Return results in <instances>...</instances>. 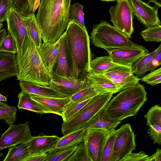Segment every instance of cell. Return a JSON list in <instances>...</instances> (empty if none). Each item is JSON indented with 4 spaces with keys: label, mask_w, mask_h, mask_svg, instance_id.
I'll list each match as a JSON object with an SVG mask.
<instances>
[{
    "label": "cell",
    "mask_w": 161,
    "mask_h": 161,
    "mask_svg": "<svg viewBox=\"0 0 161 161\" xmlns=\"http://www.w3.org/2000/svg\"><path fill=\"white\" fill-rule=\"evenodd\" d=\"M36 19L43 44L56 42L69 22V13L72 0H40Z\"/></svg>",
    "instance_id": "1"
},
{
    "label": "cell",
    "mask_w": 161,
    "mask_h": 161,
    "mask_svg": "<svg viewBox=\"0 0 161 161\" xmlns=\"http://www.w3.org/2000/svg\"><path fill=\"white\" fill-rule=\"evenodd\" d=\"M66 49L73 78L84 79L90 70L91 60L90 38L86 28L69 21L65 31Z\"/></svg>",
    "instance_id": "2"
},
{
    "label": "cell",
    "mask_w": 161,
    "mask_h": 161,
    "mask_svg": "<svg viewBox=\"0 0 161 161\" xmlns=\"http://www.w3.org/2000/svg\"><path fill=\"white\" fill-rule=\"evenodd\" d=\"M16 58L18 80L49 86L51 76L44 66L36 46L29 37L25 40Z\"/></svg>",
    "instance_id": "3"
},
{
    "label": "cell",
    "mask_w": 161,
    "mask_h": 161,
    "mask_svg": "<svg viewBox=\"0 0 161 161\" xmlns=\"http://www.w3.org/2000/svg\"><path fill=\"white\" fill-rule=\"evenodd\" d=\"M143 85L138 83L120 92L108 103L106 111L111 118L120 121L136 115L147 99Z\"/></svg>",
    "instance_id": "4"
},
{
    "label": "cell",
    "mask_w": 161,
    "mask_h": 161,
    "mask_svg": "<svg viewBox=\"0 0 161 161\" xmlns=\"http://www.w3.org/2000/svg\"><path fill=\"white\" fill-rule=\"evenodd\" d=\"M89 38L95 47L108 49L130 47L134 44L127 36L104 20L93 25Z\"/></svg>",
    "instance_id": "5"
},
{
    "label": "cell",
    "mask_w": 161,
    "mask_h": 161,
    "mask_svg": "<svg viewBox=\"0 0 161 161\" xmlns=\"http://www.w3.org/2000/svg\"><path fill=\"white\" fill-rule=\"evenodd\" d=\"M113 94L109 93L98 94L92 97L73 118L63 122L61 125L62 134L65 135L78 129L85 128L92 119L107 105Z\"/></svg>",
    "instance_id": "6"
},
{
    "label": "cell",
    "mask_w": 161,
    "mask_h": 161,
    "mask_svg": "<svg viewBox=\"0 0 161 161\" xmlns=\"http://www.w3.org/2000/svg\"><path fill=\"white\" fill-rule=\"evenodd\" d=\"M109 12L113 26L128 38L134 32L133 13L129 0H116Z\"/></svg>",
    "instance_id": "7"
},
{
    "label": "cell",
    "mask_w": 161,
    "mask_h": 161,
    "mask_svg": "<svg viewBox=\"0 0 161 161\" xmlns=\"http://www.w3.org/2000/svg\"><path fill=\"white\" fill-rule=\"evenodd\" d=\"M136 136L129 123L123 125L115 130L111 161H122L136 150Z\"/></svg>",
    "instance_id": "8"
},
{
    "label": "cell",
    "mask_w": 161,
    "mask_h": 161,
    "mask_svg": "<svg viewBox=\"0 0 161 161\" xmlns=\"http://www.w3.org/2000/svg\"><path fill=\"white\" fill-rule=\"evenodd\" d=\"M32 136L29 121L10 125L0 138V150L27 142Z\"/></svg>",
    "instance_id": "9"
},
{
    "label": "cell",
    "mask_w": 161,
    "mask_h": 161,
    "mask_svg": "<svg viewBox=\"0 0 161 161\" xmlns=\"http://www.w3.org/2000/svg\"><path fill=\"white\" fill-rule=\"evenodd\" d=\"M106 51L114 63L127 67H131L141 57L149 53L146 47L136 44L130 47Z\"/></svg>",
    "instance_id": "10"
},
{
    "label": "cell",
    "mask_w": 161,
    "mask_h": 161,
    "mask_svg": "<svg viewBox=\"0 0 161 161\" xmlns=\"http://www.w3.org/2000/svg\"><path fill=\"white\" fill-rule=\"evenodd\" d=\"M108 135L99 129H86L83 141L91 161H101L103 148Z\"/></svg>",
    "instance_id": "11"
},
{
    "label": "cell",
    "mask_w": 161,
    "mask_h": 161,
    "mask_svg": "<svg viewBox=\"0 0 161 161\" xmlns=\"http://www.w3.org/2000/svg\"><path fill=\"white\" fill-rule=\"evenodd\" d=\"M129 1L133 14L146 27L161 25L158 14L159 7L156 5L151 6L142 0Z\"/></svg>",
    "instance_id": "12"
},
{
    "label": "cell",
    "mask_w": 161,
    "mask_h": 161,
    "mask_svg": "<svg viewBox=\"0 0 161 161\" xmlns=\"http://www.w3.org/2000/svg\"><path fill=\"white\" fill-rule=\"evenodd\" d=\"M103 74L116 85L119 92L139 83L140 80L134 75L131 67L118 64Z\"/></svg>",
    "instance_id": "13"
},
{
    "label": "cell",
    "mask_w": 161,
    "mask_h": 161,
    "mask_svg": "<svg viewBox=\"0 0 161 161\" xmlns=\"http://www.w3.org/2000/svg\"><path fill=\"white\" fill-rule=\"evenodd\" d=\"M51 76L52 80L49 86L66 97H70L91 83L87 78L77 80L66 79L53 74Z\"/></svg>",
    "instance_id": "14"
},
{
    "label": "cell",
    "mask_w": 161,
    "mask_h": 161,
    "mask_svg": "<svg viewBox=\"0 0 161 161\" xmlns=\"http://www.w3.org/2000/svg\"><path fill=\"white\" fill-rule=\"evenodd\" d=\"M23 17L13 8L6 20L8 32L15 42L17 53L21 50L25 40L29 37Z\"/></svg>",
    "instance_id": "15"
},
{
    "label": "cell",
    "mask_w": 161,
    "mask_h": 161,
    "mask_svg": "<svg viewBox=\"0 0 161 161\" xmlns=\"http://www.w3.org/2000/svg\"><path fill=\"white\" fill-rule=\"evenodd\" d=\"M146 125L149 126L147 134L154 144H161V108L156 105L151 108L144 116Z\"/></svg>",
    "instance_id": "16"
},
{
    "label": "cell",
    "mask_w": 161,
    "mask_h": 161,
    "mask_svg": "<svg viewBox=\"0 0 161 161\" xmlns=\"http://www.w3.org/2000/svg\"><path fill=\"white\" fill-rule=\"evenodd\" d=\"M30 95L32 99L44 108L47 114L53 113L61 116L66 106L71 102L70 97H47Z\"/></svg>",
    "instance_id": "17"
},
{
    "label": "cell",
    "mask_w": 161,
    "mask_h": 161,
    "mask_svg": "<svg viewBox=\"0 0 161 161\" xmlns=\"http://www.w3.org/2000/svg\"><path fill=\"white\" fill-rule=\"evenodd\" d=\"M60 37V50L52 74L66 79L76 80L72 77L70 68L66 49L65 31L63 32Z\"/></svg>",
    "instance_id": "18"
},
{
    "label": "cell",
    "mask_w": 161,
    "mask_h": 161,
    "mask_svg": "<svg viewBox=\"0 0 161 161\" xmlns=\"http://www.w3.org/2000/svg\"><path fill=\"white\" fill-rule=\"evenodd\" d=\"M61 47L60 37L55 42L48 44L42 43L37 48L46 69L51 75L58 56Z\"/></svg>",
    "instance_id": "19"
},
{
    "label": "cell",
    "mask_w": 161,
    "mask_h": 161,
    "mask_svg": "<svg viewBox=\"0 0 161 161\" xmlns=\"http://www.w3.org/2000/svg\"><path fill=\"white\" fill-rule=\"evenodd\" d=\"M106 106L92 119L86 125L85 129H102L108 134L115 130V128L121 123V121L111 118L106 111Z\"/></svg>",
    "instance_id": "20"
},
{
    "label": "cell",
    "mask_w": 161,
    "mask_h": 161,
    "mask_svg": "<svg viewBox=\"0 0 161 161\" xmlns=\"http://www.w3.org/2000/svg\"><path fill=\"white\" fill-rule=\"evenodd\" d=\"M60 138L55 135L32 136L27 142L30 154L47 153L52 151L55 148Z\"/></svg>",
    "instance_id": "21"
},
{
    "label": "cell",
    "mask_w": 161,
    "mask_h": 161,
    "mask_svg": "<svg viewBox=\"0 0 161 161\" xmlns=\"http://www.w3.org/2000/svg\"><path fill=\"white\" fill-rule=\"evenodd\" d=\"M86 77L91 82L98 94L109 93L114 94L119 92L116 85L103 74L88 72Z\"/></svg>",
    "instance_id": "22"
},
{
    "label": "cell",
    "mask_w": 161,
    "mask_h": 161,
    "mask_svg": "<svg viewBox=\"0 0 161 161\" xmlns=\"http://www.w3.org/2000/svg\"><path fill=\"white\" fill-rule=\"evenodd\" d=\"M18 72L16 55L0 51V81L16 77Z\"/></svg>",
    "instance_id": "23"
},
{
    "label": "cell",
    "mask_w": 161,
    "mask_h": 161,
    "mask_svg": "<svg viewBox=\"0 0 161 161\" xmlns=\"http://www.w3.org/2000/svg\"><path fill=\"white\" fill-rule=\"evenodd\" d=\"M19 84L22 90L30 94L43 97H66L50 86H43L26 81H19Z\"/></svg>",
    "instance_id": "24"
},
{
    "label": "cell",
    "mask_w": 161,
    "mask_h": 161,
    "mask_svg": "<svg viewBox=\"0 0 161 161\" xmlns=\"http://www.w3.org/2000/svg\"><path fill=\"white\" fill-rule=\"evenodd\" d=\"M85 131V128H81L64 135L63 137H60L55 148L53 150H63L77 146L83 141Z\"/></svg>",
    "instance_id": "25"
},
{
    "label": "cell",
    "mask_w": 161,
    "mask_h": 161,
    "mask_svg": "<svg viewBox=\"0 0 161 161\" xmlns=\"http://www.w3.org/2000/svg\"><path fill=\"white\" fill-rule=\"evenodd\" d=\"M19 109H24L40 114H47L44 108L31 97L30 94L23 90L18 95Z\"/></svg>",
    "instance_id": "26"
},
{
    "label": "cell",
    "mask_w": 161,
    "mask_h": 161,
    "mask_svg": "<svg viewBox=\"0 0 161 161\" xmlns=\"http://www.w3.org/2000/svg\"><path fill=\"white\" fill-rule=\"evenodd\" d=\"M23 19L29 37L33 41L36 47H39L42 44V39L34 14L27 16H23Z\"/></svg>",
    "instance_id": "27"
},
{
    "label": "cell",
    "mask_w": 161,
    "mask_h": 161,
    "mask_svg": "<svg viewBox=\"0 0 161 161\" xmlns=\"http://www.w3.org/2000/svg\"><path fill=\"white\" fill-rule=\"evenodd\" d=\"M116 65L109 55L97 57L91 61L89 72L96 74H103Z\"/></svg>",
    "instance_id": "28"
},
{
    "label": "cell",
    "mask_w": 161,
    "mask_h": 161,
    "mask_svg": "<svg viewBox=\"0 0 161 161\" xmlns=\"http://www.w3.org/2000/svg\"><path fill=\"white\" fill-rule=\"evenodd\" d=\"M13 8L24 16L34 14L40 0H12Z\"/></svg>",
    "instance_id": "29"
},
{
    "label": "cell",
    "mask_w": 161,
    "mask_h": 161,
    "mask_svg": "<svg viewBox=\"0 0 161 161\" xmlns=\"http://www.w3.org/2000/svg\"><path fill=\"white\" fill-rule=\"evenodd\" d=\"M16 146L9 147L4 161H24L29 155L30 152L27 142Z\"/></svg>",
    "instance_id": "30"
},
{
    "label": "cell",
    "mask_w": 161,
    "mask_h": 161,
    "mask_svg": "<svg viewBox=\"0 0 161 161\" xmlns=\"http://www.w3.org/2000/svg\"><path fill=\"white\" fill-rule=\"evenodd\" d=\"M156 51V49L142 57L131 66L133 72L136 76L142 77L147 72L148 65Z\"/></svg>",
    "instance_id": "31"
},
{
    "label": "cell",
    "mask_w": 161,
    "mask_h": 161,
    "mask_svg": "<svg viewBox=\"0 0 161 161\" xmlns=\"http://www.w3.org/2000/svg\"><path fill=\"white\" fill-rule=\"evenodd\" d=\"M92 97L85 100L71 101L70 103L65 107L61 116L63 122H67L73 118Z\"/></svg>",
    "instance_id": "32"
},
{
    "label": "cell",
    "mask_w": 161,
    "mask_h": 161,
    "mask_svg": "<svg viewBox=\"0 0 161 161\" xmlns=\"http://www.w3.org/2000/svg\"><path fill=\"white\" fill-rule=\"evenodd\" d=\"M83 6L79 3L70 4L69 10V21H73L83 28H86L84 21L85 14L83 11Z\"/></svg>",
    "instance_id": "33"
},
{
    "label": "cell",
    "mask_w": 161,
    "mask_h": 161,
    "mask_svg": "<svg viewBox=\"0 0 161 161\" xmlns=\"http://www.w3.org/2000/svg\"><path fill=\"white\" fill-rule=\"evenodd\" d=\"M75 146L63 150L51 151L47 153L45 161H66L76 148Z\"/></svg>",
    "instance_id": "34"
},
{
    "label": "cell",
    "mask_w": 161,
    "mask_h": 161,
    "mask_svg": "<svg viewBox=\"0 0 161 161\" xmlns=\"http://www.w3.org/2000/svg\"><path fill=\"white\" fill-rule=\"evenodd\" d=\"M141 35L146 42L161 41V25L147 28L141 32Z\"/></svg>",
    "instance_id": "35"
},
{
    "label": "cell",
    "mask_w": 161,
    "mask_h": 161,
    "mask_svg": "<svg viewBox=\"0 0 161 161\" xmlns=\"http://www.w3.org/2000/svg\"><path fill=\"white\" fill-rule=\"evenodd\" d=\"M66 161H91L84 141L77 145L74 152Z\"/></svg>",
    "instance_id": "36"
},
{
    "label": "cell",
    "mask_w": 161,
    "mask_h": 161,
    "mask_svg": "<svg viewBox=\"0 0 161 161\" xmlns=\"http://www.w3.org/2000/svg\"><path fill=\"white\" fill-rule=\"evenodd\" d=\"M115 130L108 134L103 148L101 161H111Z\"/></svg>",
    "instance_id": "37"
},
{
    "label": "cell",
    "mask_w": 161,
    "mask_h": 161,
    "mask_svg": "<svg viewBox=\"0 0 161 161\" xmlns=\"http://www.w3.org/2000/svg\"><path fill=\"white\" fill-rule=\"evenodd\" d=\"M98 94L91 82L87 87L74 94L70 98L71 101L74 102L86 100Z\"/></svg>",
    "instance_id": "38"
},
{
    "label": "cell",
    "mask_w": 161,
    "mask_h": 161,
    "mask_svg": "<svg viewBox=\"0 0 161 161\" xmlns=\"http://www.w3.org/2000/svg\"><path fill=\"white\" fill-rule=\"evenodd\" d=\"M0 51L14 54L17 53L15 40L8 32L0 44Z\"/></svg>",
    "instance_id": "39"
},
{
    "label": "cell",
    "mask_w": 161,
    "mask_h": 161,
    "mask_svg": "<svg viewBox=\"0 0 161 161\" xmlns=\"http://www.w3.org/2000/svg\"><path fill=\"white\" fill-rule=\"evenodd\" d=\"M17 108L15 106H8L0 109V119H3L5 123L11 125L16 120Z\"/></svg>",
    "instance_id": "40"
},
{
    "label": "cell",
    "mask_w": 161,
    "mask_h": 161,
    "mask_svg": "<svg viewBox=\"0 0 161 161\" xmlns=\"http://www.w3.org/2000/svg\"><path fill=\"white\" fill-rule=\"evenodd\" d=\"M140 79L143 82L151 86L160 83L161 82V68L151 72Z\"/></svg>",
    "instance_id": "41"
},
{
    "label": "cell",
    "mask_w": 161,
    "mask_h": 161,
    "mask_svg": "<svg viewBox=\"0 0 161 161\" xmlns=\"http://www.w3.org/2000/svg\"><path fill=\"white\" fill-rule=\"evenodd\" d=\"M13 8L12 0H0V23L6 21Z\"/></svg>",
    "instance_id": "42"
},
{
    "label": "cell",
    "mask_w": 161,
    "mask_h": 161,
    "mask_svg": "<svg viewBox=\"0 0 161 161\" xmlns=\"http://www.w3.org/2000/svg\"><path fill=\"white\" fill-rule=\"evenodd\" d=\"M161 64V44L156 49V51L147 68V71L152 72Z\"/></svg>",
    "instance_id": "43"
},
{
    "label": "cell",
    "mask_w": 161,
    "mask_h": 161,
    "mask_svg": "<svg viewBox=\"0 0 161 161\" xmlns=\"http://www.w3.org/2000/svg\"><path fill=\"white\" fill-rule=\"evenodd\" d=\"M149 157L144 152L141 151L137 153H130L122 161H147Z\"/></svg>",
    "instance_id": "44"
},
{
    "label": "cell",
    "mask_w": 161,
    "mask_h": 161,
    "mask_svg": "<svg viewBox=\"0 0 161 161\" xmlns=\"http://www.w3.org/2000/svg\"><path fill=\"white\" fill-rule=\"evenodd\" d=\"M47 155V153L30 154L24 161H45Z\"/></svg>",
    "instance_id": "45"
},
{
    "label": "cell",
    "mask_w": 161,
    "mask_h": 161,
    "mask_svg": "<svg viewBox=\"0 0 161 161\" xmlns=\"http://www.w3.org/2000/svg\"><path fill=\"white\" fill-rule=\"evenodd\" d=\"M147 161H161V149L158 148L154 153L149 156Z\"/></svg>",
    "instance_id": "46"
},
{
    "label": "cell",
    "mask_w": 161,
    "mask_h": 161,
    "mask_svg": "<svg viewBox=\"0 0 161 161\" xmlns=\"http://www.w3.org/2000/svg\"><path fill=\"white\" fill-rule=\"evenodd\" d=\"M7 35L6 30L4 28L0 30V44Z\"/></svg>",
    "instance_id": "47"
},
{
    "label": "cell",
    "mask_w": 161,
    "mask_h": 161,
    "mask_svg": "<svg viewBox=\"0 0 161 161\" xmlns=\"http://www.w3.org/2000/svg\"><path fill=\"white\" fill-rule=\"evenodd\" d=\"M152 2L160 8L161 7V0H148V3Z\"/></svg>",
    "instance_id": "48"
},
{
    "label": "cell",
    "mask_w": 161,
    "mask_h": 161,
    "mask_svg": "<svg viewBox=\"0 0 161 161\" xmlns=\"http://www.w3.org/2000/svg\"><path fill=\"white\" fill-rule=\"evenodd\" d=\"M8 106H9L6 103L0 102V109L6 108Z\"/></svg>",
    "instance_id": "49"
},
{
    "label": "cell",
    "mask_w": 161,
    "mask_h": 161,
    "mask_svg": "<svg viewBox=\"0 0 161 161\" xmlns=\"http://www.w3.org/2000/svg\"><path fill=\"white\" fill-rule=\"evenodd\" d=\"M7 100V97L5 96L0 94V101L5 102Z\"/></svg>",
    "instance_id": "50"
},
{
    "label": "cell",
    "mask_w": 161,
    "mask_h": 161,
    "mask_svg": "<svg viewBox=\"0 0 161 161\" xmlns=\"http://www.w3.org/2000/svg\"><path fill=\"white\" fill-rule=\"evenodd\" d=\"M100 1H102V2H114V1H116V0H99Z\"/></svg>",
    "instance_id": "51"
},
{
    "label": "cell",
    "mask_w": 161,
    "mask_h": 161,
    "mask_svg": "<svg viewBox=\"0 0 161 161\" xmlns=\"http://www.w3.org/2000/svg\"><path fill=\"white\" fill-rule=\"evenodd\" d=\"M3 26V24L2 23H0V30L2 29Z\"/></svg>",
    "instance_id": "52"
},
{
    "label": "cell",
    "mask_w": 161,
    "mask_h": 161,
    "mask_svg": "<svg viewBox=\"0 0 161 161\" xmlns=\"http://www.w3.org/2000/svg\"><path fill=\"white\" fill-rule=\"evenodd\" d=\"M1 150H0V152ZM2 155H3V154L2 153H0V157H1Z\"/></svg>",
    "instance_id": "53"
}]
</instances>
